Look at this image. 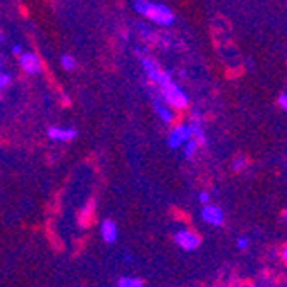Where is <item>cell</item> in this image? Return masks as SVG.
I'll list each match as a JSON object with an SVG mask.
<instances>
[{
  "label": "cell",
  "mask_w": 287,
  "mask_h": 287,
  "mask_svg": "<svg viewBox=\"0 0 287 287\" xmlns=\"http://www.w3.org/2000/svg\"><path fill=\"white\" fill-rule=\"evenodd\" d=\"M133 7L138 12L139 16L146 18L148 21L155 22L158 26H172L175 21V16L167 5L158 4V2H152V0H134L133 2Z\"/></svg>",
  "instance_id": "cell-1"
},
{
  "label": "cell",
  "mask_w": 287,
  "mask_h": 287,
  "mask_svg": "<svg viewBox=\"0 0 287 287\" xmlns=\"http://www.w3.org/2000/svg\"><path fill=\"white\" fill-rule=\"evenodd\" d=\"M251 287H260V286H256V284H251Z\"/></svg>",
  "instance_id": "cell-26"
},
{
  "label": "cell",
  "mask_w": 287,
  "mask_h": 287,
  "mask_svg": "<svg viewBox=\"0 0 287 287\" xmlns=\"http://www.w3.org/2000/svg\"><path fill=\"white\" fill-rule=\"evenodd\" d=\"M189 127L193 131V139H196V143L200 146H207V134H205V119L201 115L200 110H193L191 112V119H189Z\"/></svg>",
  "instance_id": "cell-7"
},
{
  "label": "cell",
  "mask_w": 287,
  "mask_h": 287,
  "mask_svg": "<svg viewBox=\"0 0 287 287\" xmlns=\"http://www.w3.org/2000/svg\"><path fill=\"white\" fill-rule=\"evenodd\" d=\"M139 62H141V67H143V71H145L148 81L153 84V86H156V90L165 86V84L171 83V81H174L172 79L171 71H164L152 57H148V55L139 58Z\"/></svg>",
  "instance_id": "cell-3"
},
{
  "label": "cell",
  "mask_w": 287,
  "mask_h": 287,
  "mask_svg": "<svg viewBox=\"0 0 287 287\" xmlns=\"http://www.w3.org/2000/svg\"><path fill=\"white\" fill-rule=\"evenodd\" d=\"M11 50H12V54H14V55H21L22 54V47H21V45H12Z\"/></svg>",
  "instance_id": "cell-22"
},
{
  "label": "cell",
  "mask_w": 287,
  "mask_h": 287,
  "mask_svg": "<svg viewBox=\"0 0 287 287\" xmlns=\"http://www.w3.org/2000/svg\"><path fill=\"white\" fill-rule=\"evenodd\" d=\"M174 243L184 251H194L200 248L201 236L189 229H179L174 232Z\"/></svg>",
  "instance_id": "cell-5"
},
{
  "label": "cell",
  "mask_w": 287,
  "mask_h": 287,
  "mask_svg": "<svg viewBox=\"0 0 287 287\" xmlns=\"http://www.w3.org/2000/svg\"><path fill=\"white\" fill-rule=\"evenodd\" d=\"M60 64H62V67L66 71H74L76 69V58L73 57L71 54H64L60 57Z\"/></svg>",
  "instance_id": "cell-15"
},
{
  "label": "cell",
  "mask_w": 287,
  "mask_h": 287,
  "mask_svg": "<svg viewBox=\"0 0 287 287\" xmlns=\"http://www.w3.org/2000/svg\"><path fill=\"white\" fill-rule=\"evenodd\" d=\"M189 139H193V131L189 127L188 122H177L172 126V129L167 134V146L171 150H179L182 148L184 143H188Z\"/></svg>",
  "instance_id": "cell-4"
},
{
  "label": "cell",
  "mask_w": 287,
  "mask_h": 287,
  "mask_svg": "<svg viewBox=\"0 0 287 287\" xmlns=\"http://www.w3.org/2000/svg\"><path fill=\"white\" fill-rule=\"evenodd\" d=\"M19 64H21L22 71L31 74V76H37V74L41 73V60L33 52H22L19 55Z\"/></svg>",
  "instance_id": "cell-8"
},
{
  "label": "cell",
  "mask_w": 287,
  "mask_h": 287,
  "mask_svg": "<svg viewBox=\"0 0 287 287\" xmlns=\"http://www.w3.org/2000/svg\"><path fill=\"white\" fill-rule=\"evenodd\" d=\"M158 95H160L162 100H164L171 109L184 110V109H188V105H189L188 93H186L175 81H171V83H167L165 86L158 88Z\"/></svg>",
  "instance_id": "cell-2"
},
{
  "label": "cell",
  "mask_w": 287,
  "mask_h": 287,
  "mask_svg": "<svg viewBox=\"0 0 287 287\" xmlns=\"http://www.w3.org/2000/svg\"><path fill=\"white\" fill-rule=\"evenodd\" d=\"M217 287H227V286H217Z\"/></svg>",
  "instance_id": "cell-27"
},
{
  "label": "cell",
  "mask_w": 287,
  "mask_h": 287,
  "mask_svg": "<svg viewBox=\"0 0 287 287\" xmlns=\"http://www.w3.org/2000/svg\"><path fill=\"white\" fill-rule=\"evenodd\" d=\"M2 66H4V60H2V58H0V71H2Z\"/></svg>",
  "instance_id": "cell-23"
},
{
  "label": "cell",
  "mask_w": 287,
  "mask_h": 287,
  "mask_svg": "<svg viewBox=\"0 0 287 287\" xmlns=\"http://www.w3.org/2000/svg\"><path fill=\"white\" fill-rule=\"evenodd\" d=\"M284 218H286V220H287V208H286V210H284Z\"/></svg>",
  "instance_id": "cell-24"
},
{
  "label": "cell",
  "mask_w": 287,
  "mask_h": 287,
  "mask_svg": "<svg viewBox=\"0 0 287 287\" xmlns=\"http://www.w3.org/2000/svg\"><path fill=\"white\" fill-rule=\"evenodd\" d=\"M280 258H282L284 265L287 267V244H284L282 249H280Z\"/></svg>",
  "instance_id": "cell-21"
},
{
  "label": "cell",
  "mask_w": 287,
  "mask_h": 287,
  "mask_svg": "<svg viewBox=\"0 0 287 287\" xmlns=\"http://www.w3.org/2000/svg\"><path fill=\"white\" fill-rule=\"evenodd\" d=\"M243 287H251V286H243Z\"/></svg>",
  "instance_id": "cell-28"
},
{
  "label": "cell",
  "mask_w": 287,
  "mask_h": 287,
  "mask_svg": "<svg viewBox=\"0 0 287 287\" xmlns=\"http://www.w3.org/2000/svg\"><path fill=\"white\" fill-rule=\"evenodd\" d=\"M198 148H200V145L196 143V139H189L188 143H184V145H182V155H184V158L191 160V158L196 155Z\"/></svg>",
  "instance_id": "cell-12"
},
{
  "label": "cell",
  "mask_w": 287,
  "mask_h": 287,
  "mask_svg": "<svg viewBox=\"0 0 287 287\" xmlns=\"http://www.w3.org/2000/svg\"><path fill=\"white\" fill-rule=\"evenodd\" d=\"M200 215H201V220L211 227H222L224 226V222H226V215H224L222 208L217 207V205H211V203L203 205Z\"/></svg>",
  "instance_id": "cell-6"
},
{
  "label": "cell",
  "mask_w": 287,
  "mask_h": 287,
  "mask_svg": "<svg viewBox=\"0 0 287 287\" xmlns=\"http://www.w3.org/2000/svg\"><path fill=\"white\" fill-rule=\"evenodd\" d=\"M277 103H279L280 109L287 112V93H280L279 98H277Z\"/></svg>",
  "instance_id": "cell-19"
},
{
  "label": "cell",
  "mask_w": 287,
  "mask_h": 287,
  "mask_svg": "<svg viewBox=\"0 0 287 287\" xmlns=\"http://www.w3.org/2000/svg\"><path fill=\"white\" fill-rule=\"evenodd\" d=\"M9 83H11V74L0 71V90H4L5 86H9Z\"/></svg>",
  "instance_id": "cell-17"
},
{
  "label": "cell",
  "mask_w": 287,
  "mask_h": 287,
  "mask_svg": "<svg viewBox=\"0 0 287 287\" xmlns=\"http://www.w3.org/2000/svg\"><path fill=\"white\" fill-rule=\"evenodd\" d=\"M143 286L145 284L138 277H120L117 280V287H143Z\"/></svg>",
  "instance_id": "cell-13"
},
{
  "label": "cell",
  "mask_w": 287,
  "mask_h": 287,
  "mask_svg": "<svg viewBox=\"0 0 287 287\" xmlns=\"http://www.w3.org/2000/svg\"><path fill=\"white\" fill-rule=\"evenodd\" d=\"M0 41H5V37H4V35H0Z\"/></svg>",
  "instance_id": "cell-25"
},
{
  "label": "cell",
  "mask_w": 287,
  "mask_h": 287,
  "mask_svg": "<svg viewBox=\"0 0 287 287\" xmlns=\"http://www.w3.org/2000/svg\"><path fill=\"white\" fill-rule=\"evenodd\" d=\"M236 246L239 248V249H246V248L249 246V239H248V236H241L239 239L236 241Z\"/></svg>",
  "instance_id": "cell-18"
},
{
  "label": "cell",
  "mask_w": 287,
  "mask_h": 287,
  "mask_svg": "<svg viewBox=\"0 0 287 287\" xmlns=\"http://www.w3.org/2000/svg\"><path fill=\"white\" fill-rule=\"evenodd\" d=\"M198 200H200L201 205H208V203H210V193H207V191H201V193L198 194Z\"/></svg>",
  "instance_id": "cell-20"
},
{
  "label": "cell",
  "mask_w": 287,
  "mask_h": 287,
  "mask_svg": "<svg viewBox=\"0 0 287 287\" xmlns=\"http://www.w3.org/2000/svg\"><path fill=\"white\" fill-rule=\"evenodd\" d=\"M246 165H248V158L244 155H239V156H236V158L232 160L230 169H232V172H241V171H244V169H246Z\"/></svg>",
  "instance_id": "cell-16"
},
{
  "label": "cell",
  "mask_w": 287,
  "mask_h": 287,
  "mask_svg": "<svg viewBox=\"0 0 287 287\" xmlns=\"http://www.w3.org/2000/svg\"><path fill=\"white\" fill-rule=\"evenodd\" d=\"M47 136L52 139V141H58V143H67L73 141L77 136V131L73 129V127H58V126H52L48 127Z\"/></svg>",
  "instance_id": "cell-10"
},
{
  "label": "cell",
  "mask_w": 287,
  "mask_h": 287,
  "mask_svg": "<svg viewBox=\"0 0 287 287\" xmlns=\"http://www.w3.org/2000/svg\"><path fill=\"white\" fill-rule=\"evenodd\" d=\"M152 105H153V109H155V114L158 115V119H160L162 122H164V124H172V122H174V119H175L174 109H171V107H169L167 103L162 100L160 95L153 96Z\"/></svg>",
  "instance_id": "cell-9"
},
{
  "label": "cell",
  "mask_w": 287,
  "mask_h": 287,
  "mask_svg": "<svg viewBox=\"0 0 287 287\" xmlns=\"http://www.w3.org/2000/svg\"><path fill=\"white\" fill-rule=\"evenodd\" d=\"M136 29H138L139 37H141L143 40H152V38H155L152 26H146L145 22H138V24H136Z\"/></svg>",
  "instance_id": "cell-14"
},
{
  "label": "cell",
  "mask_w": 287,
  "mask_h": 287,
  "mask_svg": "<svg viewBox=\"0 0 287 287\" xmlns=\"http://www.w3.org/2000/svg\"><path fill=\"white\" fill-rule=\"evenodd\" d=\"M100 236H102V239L105 241L107 244L115 243L117 237H119V229H117L115 222L110 220V218L103 220L102 224H100Z\"/></svg>",
  "instance_id": "cell-11"
}]
</instances>
